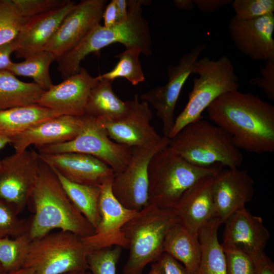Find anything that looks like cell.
<instances>
[{"label":"cell","instance_id":"6da1fadb","mask_svg":"<svg viewBox=\"0 0 274 274\" xmlns=\"http://www.w3.org/2000/svg\"><path fill=\"white\" fill-rule=\"evenodd\" d=\"M207 110L210 119L229 134L239 150L257 154L274 151V106L258 95L228 92Z\"/></svg>","mask_w":274,"mask_h":274},{"label":"cell","instance_id":"7a4b0ae2","mask_svg":"<svg viewBox=\"0 0 274 274\" xmlns=\"http://www.w3.org/2000/svg\"><path fill=\"white\" fill-rule=\"evenodd\" d=\"M30 201L35 210L29 230L31 239L54 229L70 231L82 237L94 234V228L75 208L56 174L42 160Z\"/></svg>","mask_w":274,"mask_h":274},{"label":"cell","instance_id":"3957f363","mask_svg":"<svg viewBox=\"0 0 274 274\" xmlns=\"http://www.w3.org/2000/svg\"><path fill=\"white\" fill-rule=\"evenodd\" d=\"M142 1H127L128 16L126 20L111 27L99 24L94 27L74 47L57 61V70L63 79L78 73L80 63L88 55L99 54L104 47L120 43L126 49L136 47L142 54L151 53V38L148 23L143 16Z\"/></svg>","mask_w":274,"mask_h":274},{"label":"cell","instance_id":"277c9868","mask_svg":"<svg viewBox=\"0 0 274 274\" xmlns=\"http://www.w3.org/2000/svg\"><path fill=\"white\" fill-rule=\"evenodd\" d=\"M168 146L189 163L209 167L216 164L238 168L243 161L240 150L224 130L202 118L184 126Z\"/></svg>","mask_w":274,"mask_h":274},{"label":"cell","instance_id":"5b68a950","mask_svg":"<svg viewBox=\"0 0 274 274\" xmlns=\"http://www.w3.org/2000/svg\"><path fill=\"white\" fill-rule=\"evenodd\" d=\"M173 210L149 204L129 220L121 231L129 250L123 274H143L145 267L163 252L165 236L179 220Z\"/></svg>","mask_w":274,"mask_h":274},{"label":"cell","instance_id":"8992f818","mask_svg":"<svg viewBox=\"0 0 274 274\" xmlns=\"http://www.w3.org/2000/svg\"><path fill=\"white\" fill-rule=\"evenodd\" d=\"M221 166L193 165L168 145L157 152L149 164V204L173 210L186 190L201 178L216 175Z\"/></svg>","mask_w":274,"mask_h":274},{"label":"cell","instance_id":"52a82bcc","mask_svg":"<svg viewBox=\"0 0 274 274\" xmlns=\"http://www.w3.org/2000/svg\"><path fill=\"white\" fill-rule=\"evenodd\" d=\"M193 86L183 111L175 120L168 135L171 139L184 126L201 117L203 111L218 97L230 91L238 90V79L231 61L226 55L217 60L205 57L198 59L192 70Z\"/></svg>","mask_w":274,"mask_h":274},{"label":"cell","instance_id":"ba28073f","mask_svg":"<svg viewBox=\"0 0 274 274\" xmlns=\"http://www.w3.org/2000/svg\"><path fill=\"white\" fill-rule=\"evenodd\" d=\"M91 252L83 238L59 230L32 239L23 267L35 274H62L88 270L87 256Z\"/></svg>","mask_w":274,"mask_h":274},{"label":"cell","instance_id":"9c48e42d","mask_svg":"<svg viewBox=\"0 0 274 274\" xmlns=\"http://www.w3.org/2000/svg\"><path fill=\"white\" fill-rule=\"evenodd\" d=\"M82 117V127L75 138L67 142L39 148V153L75 152L87 154L105 163L112 169L114 174L122 172L129 162L132 148L110 139L96 118L86 114Z\"/></svg>","mask_w":274,"mask_h":274},{"label":"cell","instance_id":"30bf717a","mask_svg":"<svg viewBox=\"0 0 274 274\" xmlns=\"http://www.w3.org/2000/svg\"><path fill=\"white\" fill-rule=\"evenodd\" d=\"M168 144L169 139L163 136L154 145L132 148L128 164L122 172L114 174L111 184L113 195L124 207L139 212L149 204V164L152 157Z\"/></svg>","mask_w":274,"mask_h":274},{"label":"cell","instance_id":"8fae6325","mask_svg":"<svg viewBox=\"0 0 274 274\" xmlns=\"http://www.w3.org/2000/svg\"><path fill=\"white\" fill-rule=\"evenodd\" d=\"M42 160L33 150H26L1 160L0 200L18 214L29 203Z\"/></svg>","mask_w":274,"mask_h":274},{"label":"cell","instance_id":"7c38bea8","mask_svg":"<svg viewBox=\"0 0 274 274\" xmlns=\"http://www.w3.org/2000/svg\"><path fill=\"white\" fill-rule=\"evenodd\" d=\"M206 48L198 44L183 55L178 64L170 65L167 70L168 81L163 86H157L140 96L156 111L162 124L163 136L168 138L175 123L174 112L182 88L190 75L199 56Z\"/></svg>","mask_w":274,"mask_h":274},{"label":"cell","instance_id":"4fadbf2b","mask_svg":"<svg viewBox=\"0 0 274 274\" xmlns=\"http://www.w3.org/2000/svg\"><path fill=\"white\" fill-rule=\"evenodd\" d=\"M153 115L149 105L140 101L138 94L128 100L126 113L114 121L98 120L109 136L114 142L133 147H144L154 145L163 138L151 125Z\"/></svg>","mask_w":274,"mask_h":274},{"label":"cell","instance_id":"5bb4252c","mask_svg":"<svg viewBox=\"0 0 274 274\" xmlns=\"http://www.w3.org/2000/svg\"><path fill=\"white\" fill-rule=\"evenodd\" d=\"M106 0H83L64 18L44 50L57 61L77 45L102 18Z\"/></svg>","mask_w":274,"mask_h":274},{"label":"cell","instance_id":"9a60e30c","mask_svg":"<svg viewBox=\"0 0 274 274\" xmlns=\"http://www.w3.org/2000/svg\"><path fill=\"white\" fill-rule=\"evenodd\" d=\"M112 179L100 186L98 200L100 220L94 234L82 237L91 251L113 246L127 248L121 228L138 212L125 208L116 198L111 189Z\"/></svg>","mask_w":274,"mask_h":274},{"label":"cell","instance_id":"2e32d148","mask_svg":"<svg viewBox=\"0 0 274 274\" xmlns=\"http://www.w3.org/2000/svg\"><path fill=\"white\" fill-rule=\"evenodd\" d=\"M228 31L235 47L255 60L274 58V13L246 20L234 16Z\"/></svg>","mask_w":274,"mask_h":274},{"label":"cell","instance_id":"e0dca14e","mask_svg":"<svg viewBox=\"0 0 274 274\" xmlns=\"http://www.w3.org/2000/svg\"><path fill=\"white\" fill-rule=\"evenodd\" d=\"M212 189L216 217L223 224L252 200L254 181L246 170L221 168L214 177Z\"/></svg>","mask_w":274,"mask_h":274},{"label":"cell","instance_id":"ac0fdd59","mask_svg":"<svg viewBox=\"0 0 274 274\" xmlns=\"http://www.w3.org/2000/svg\"><path fill=\"white\" fill-rule=\"evenodd\" d=\"M98 82L81 67L78 73L45 91L37 104L64 115L82 116L89 94Z\"/></svg>","mask_w":274,"mask_h":274},{"label":"cell","instance_id":"d6986e66","mask_svg":"<svg viewBox=\"0 0 274 274\" xmlns=\"http://www.w3.org/2000/svg\"><path fill=\"white\" fill-rule=\"evenodd\" d=\"M39 154L52 169L73 183L100 186L114 176L110 166L89 155L75 152Z\"/></svg>","mask_w":274,"mask_h":274},{"label":"cell","instance_id":"ffe728a7","mask_svg":"<svg viewBox=\"0 0 274 274\" xmlns=\"http://www.w3.org/2000/svg\"><path fill=\"white\" fill-rule=\"evenodd\" d=\"M222 246L237 249L250 256L264 252L270 233L261 217L245 208L233 213L224 222Z\"/></svg>","mask_w":274,"mask_h":274},{"label":"cell","instance_id":"44dd1931","mask_svg":"<svg viewBox=\"0 0 274 274\" xmlns=\"http://www.w3.org/2000/svg\"><path fill=\"white\" fill-rule=\"evenodd\" d=\"M77 4L67 1L60 8L27 19L12 41L16 57L25 59L44 51L62 20Z\"/></svg>","mask_w":274,"mask_h":274},{"label":"cell","instance_id":"7402d4cb","mask_svg":"<svg viewBox=\"0 0 274 274\" xmlns=\"http://www.w3.org/2000/svg\"><path fill=\"white\" fill-rule=\"evenodd\" d=\"M83 125L82 116L61 115L44 121L11 139L15 153L32 145L39 148L61 143L75 138Z\"/></svg>","mask_w":274,"mask_h":274},{"label":"cell","instance_id":"603a6c76","mask_svg":"<svg viewBox=\"0 0 274 274\" xmlns=\"http://www.w3.org/2000/svg\"><path fill=\"white\" fill-rule=\"evenodd\" d=\"M215 176L198 180L184 192L173 209L180 221L193 232L198 233L216 217L212 189Z\"/></svg>","mask_w":274,"mask_h":274},{"label":"cell","instance_id":"cb8c5ba5","mask_svg":"<svg viewBox=\"0 0 274 274\" xmlns=\"http://www.w3.org/2000/svg\"><path fill=\"white\" fill-rule=\"evenodd\" d=\"M163 251L181 262L189 274L197 273L202 255L198 234L189 230L179 220L169 229Z\"/></svg>","mask_w":274,"mask_h":274},{"label":"cell","instance_id":"d4e9b609","mask_svg":"<svg viewBox=\"0 0 274 274\" xmlns=\"http://www.w3.org/2000/svg\"><path fill=\"white\" fill-rule=\"evenodd\" d=\"M64 115L38 104L0 110V135L11 139L51 118Z\"/></svg>","mask_w":274,"mask_h":274},{"label":"cell","instance_id":"484cf974","mask_svg":"<svg viewBox=\"0 0 274 274\" xmlns=\"http://www.w3.org/2000/svg\"><path fill=\"white\" fill-rule=\"evenodd\" d=\"M91 90L85 108L86 115L103 121H114L127 112L128 100L120 99L112 88V81L99 79Z\"/></svg>","mask_w":274,"mask_h":274},{"label":"cell","instance_id":"4316f807","mask_svg":"<svg viewBox=\"0 0 274 274\" xmlns=\"http://www.w3.org/2000/svg\"><path fill=\"white\" fill-rule=\"evenodd\" d=\"M221 224L220 220L216 217L198 232L202 255L196 274H226L225 254L218 238Z\"/></svg>","mask_w":274,"mask_h":274},{"label":"cell","instance_id":"83f0119b","mask_svg":"<svg viewBox=\"0 0 274 274\" xmlns=\"http://www.w3.org/2000/svg\"><path fill=\"white\" fill-rule=\"evenodd\" d=\"M44 91L35 82L21 81L7 70L0 71V110L37 104Z\"/></svg>","mask_w":274,"mask_h":274},{"label":"cell","instance_id":"f1b7e54d","mask_svg":"<svg viewBox=\"0 0 274 274\" xmlns=\"http://www.w3.org/2000/svg\"><path fill=\"white\" fill-rule=\"evenodd\" d=\"M53 171L72 204L95 229L100 220L98 210L100 186L73 183L57 172Z\"/></svg>","mask_w":274,"mask_h":274},{"label":"cell","instance_id":"f546056e","mask_svg":"<svg viewBox=\"0 0 274 274\" xmlns=\"http://www.w3.org/2000/svg\"><path fill=\"white\" fill-rule=\"evenodd\" d=\"M56 60L54 55L47 51H42L25 59L22 62H12L7 69L15 76L32 78L34 82L46 91L53 85L49 67Z\"/></svg>","mask_w":274,"mask_h":274},{"label":"cell","instance_id":"4dcf8cb0","mask_svg":"<svg viewBox=\"0 0 274 274\" xmlns=\"http://www.w3.org/2000/svg\"><path fill=\"white\" fill-rule=\"evenodd\" d=\"M142 50L136 47L126 49L115 56L118 58L116 65L111 71L96 77L98 80L105 79L113 81L116 78H125L133 85L143 82L145 78L139 59Z\"/></svg>","mask_w":274,"mask_h":274},{"label":"cell","instance_id":"1f68e13d","mask_svg":"<svg viewBox=\"0 0 274 274\" xmlns=\"http://www.w3.org/2000/svg\"><path fill=\"white\" fill-rule=\"evenodd\" d=\"M31 241L29 232L14 238H0V264L5 272L23 267Z\"/></svg>","mask_w":274,"mask_h":274},{"label":"cell","instance_id":"d6a6232c","mask_svg":"<svg viewBox=\"0 0 274 274\" xmlns=\"http://www.w3.org/2000/svg\"><path fill=\"white\" fill-rule=\"evenodd\" d=\"M26 20L12 0H0V46L13 41Z\"/></svg>","mask_w":274,"mask_h":274},{"label":"cell","instance_id":"836d02e7","mask_svg":"<svg viewBox=\"0 0 274 274\" xmlns=\"http://www.w3.org/2000/svg\"><path fill=\"white\" fill-rule=\"evenodd\" d=\"M121 251L118 246L92 251L87 256L88 270L92 274H116Z\"/></svg>","mask_w":274,"mask_h":274},{"label":"cell","instance_id":"e575fe53","mask_svg":"<svg viewBox=\"0 0 274 274\" xmlns=\"http://www.w3.org/2000/svg\"><path fill=\"white\" fill-rule=\"evenodd\" d=\"M18 214L12 206L0 200V238L15 237L29 232L31 218L21 219Z\"/></svg>","mask_w":274,"mask_h":274},{"label":"cell","instance_id":"d590c367","mask_svg":"<svg viewBox=\"0 0 274 274\" xmlns=\"http://www.w3.org/2000/svg\"><path fill=\"white\" fill-rule=\"evenodd\" d=\"M232 7L238 18L251 20L273 13V0H235Z\"/></svg>","mask_w":274,"mask_h":274},{"label":"cell","instance_id":"8d00e7d4","mask_svg":"<svg viewBox=\"0 0 274 274\" xmlns=\"http://www.w3.org/2000/svg\"><path fill=\"white\" fill-rule=\"evenodd\" d=\"M68 0H12L21 16L26 19L43 14L61 7Z\"/></svg>","mask_w":274,"mask_h":274},{"label":"cell","instance_id":"74e56055","mask_svg":"<svg viewBox=\"0 0 274 274\" xmlns=\"http://www.w3.org/2000/svg\"><path fill=\"white\" fill-rule=\"evenodd\" d=\"M221 246L225 254L226 274H253V261L249 255L230 247Z\"/></svg>","mask_w":274,"mask_h":274},{"label":"cell","instance_id":"f35d334b","mask_svg":"<svg viewBox=\"0 0 274 274\" xmlns=\"http://www.w3.org/2000/svg\"><path fill=\"white\" fill-rule=\"evenodd\" d=\"M260 74L261 77L251 78L249 84L260 88L269 99L274 100V58L266 61Z\"/></svg>","mask_w":274,"mask_h":274},{"label":"cell","instance_id":"ab89813d","mask_svg":"<svg viewBox=\"0 0 274 274\" xmlns=\"http://www.w3.org/2000/svg\"><path fill=\"white\" fill-rule=\"evenodd\" d=\"M148 274H189L183 265L168 254L163 252L151 263Z\"/></svg>","mask_w":274,"mask_h":274},{"label":"cell","instance_id":"60d3db41","mask_svg":"<svg viewBox=\"0 0 274 274\" xmlns=\"http://www.w3.org/2000/svg\"><path fill=\"white\" fill-rule=\"evenodd\" d=\"M251 257L254 264L253 274H274V264L264 252Z\"/></svg>","mask_w":274,"mask_h":274},{"label":"cell","instance_id":"b9f144b4","mask_svg":"<svg viewBox=\"0 0 274 274\" xmlns=\"http://www.w3.org/2000/svg\"><path fill=\"white\" fill-rule=\"evenodd\" d=\"M231 0H194L195 7L204 13H212L232 3Z\"/></svg>","mask_w":274,"mask_h":274},{"label":"cell","instance_id":"7bdbcfd3","mask_svg":"<svg viewBox=\"0 0 274 274\" xmlns=\"http://www.w3.org/2000/svg\"><path fill=\"white\" fill-rule=\"evenodd\" d=\"M104 26L111 27L118 23V14L116 0H112L106 5L102 15Z\"/></svg>","mask_w":274,"mask_h":274},{"label":"cell","instance_id":"ee69618b","mask_svg":"<svg viewBox=\"0 0 274 274\" xmlns=\"http://www.w3.org/2000/svg\"><path fill=\"white\" fill-rule=\"evenodd\" d=\"M14 50L12 41L0 46V71L7 70L13 62L10 56Z\"/></svg>","mask_w":274,"mask_h":274},{"label":"cell","instance_id":"f6af8a7d","mask_svg":"<svg viewBox=\"0 0 274 274\" xmlns=\"http://www.w3.org/2000/svg\"><path fill=\"white\" fill-rule=\"evenodd\" d=\"M118 14V23L125 22L128 16L127 4L126 0H116Z\"/></svg>","mask_w":274,"mask_h":274},{"label":"cell","instance_id":"bcb514c9","mask_svg":"<svg viewBox=\"0 0 274 274\" xmlns=\"http://www.w3.org/2000/svg\"><path fill=\"white\" fill-rule=\"evenodd\" d=\"M174 4L176 8L184 10H191L195 7L194 0H175Z\"/></svg>","mask_w":274,"mask_h":274},{"label":"cell","instance_id":"7dc6e473","mask_svg":"<svg viewBox=\"0 0 274 274\" xmlns=\"http://www.w3.org/2000/svg\"><path fill=\"white\" fill-rule=\"evenodd\" d=\"M2 274H35V273L32 269L23 267L18 270L11 271H8V272H4Z\"/></svg>","mask_w":274,"mask_h":274},{"label":"cell","instance_id":"c3c4849f","mask_svg":"<svg viewBox=\"0 0 274 274\" xmlns=\"http://www.w3.org/2000/svg\"><path fill=\"white\" fill-rule=\"evenodd\" d=\"M11 140L10 138L0 135V150L7 144H11ZM1 166V160L0 159V167Z\"/></svg>","mask_w":274,"mask_h":274},{"label":"cell","instance_id":"681fc988","mask_svg":"<svg viewBox=\"0 0 274 274\" xmlns=\"http://www.w3.org/2000/svg\"><path fill=\"white\" fill-rule=\"evenodd\" d=\"M62 274H92L89 270L86 271H75L68 272Z\"/></svg>","mask_w":274,"mask_h":274},{"label":"cell","instance_id":"f907efd6","mask_svg":"<svg viewBox=\"0 0 274 274\" xmlns=\"http://www.w3.org/2000/svg\"><path fill=\"white\" fill-rule=\"evenodd\" d=\"M4 271L2 265L0 264V274L3 273Z\"/></svg>","mask_w":274,"mask_h":274}]
</instances>
